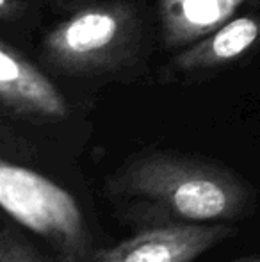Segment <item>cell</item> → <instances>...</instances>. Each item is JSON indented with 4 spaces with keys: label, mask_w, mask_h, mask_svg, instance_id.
<instances>
[{
    "label": "cell",
    "mask_w": 260,
    "mask_h": 262,
    "mask_svg": "<svg viewBox=\"0 0 260 262\" xmlns=\"http://www.w3.org/2000/svg\"><path fill=\"white\" fill-rule=\"evenodd\" d=\"M260 36V21L251 16H239L226 21L216 32L201 38L184 50L175 64L184 72L214 68L241 57Z\"/></svg>",
    "instance_id": "obj_7"
},
{
    "label": "cell",
    "mask_w": 260,
    "mask_h": 262,
    "mask_svg": "<svg viewBox=\"0 0 260 262\" xmlns=\"http://www.w3.org/2000/svg\"><path fill=\"white\" fill-rule=\"evenodd\" d=\"M0 204L11 220L49 243L56 262H91L93 237L79 205L50 179L2 161Z\"/></svg>",
    "instance_id": "obj_2"
},
{
    "label": "cell",
    "mask_w": 260,
    "mask_h": 262,
    "mask_svg": "<svg viewBox=\"0 0 260 262\" xmlns=\"http://www.w3.org/2000/svg\"><path fill=\"white\" fill-rule=\"evenodd\" d=\"M0 262H49L34 245L11 223L0 232Z\"/></svg>",
    "instance_id": "obj_8"
},
{
    "label": "cell",
    "mask_w": 260,
    "mask_h": 262,
    "mask_svg": "<svg viewBox=\"0 0 260 262\" xmlns=\"http://www.w3.org/2000/svg\"><path fill=\"white\" fill-rule=\"evenodd\" d=\"M18 11L16 0H0V14L2 18H13Z\"/></svg>",
    "instance_id": "obj_9"
},
{
    "label": "cell",
    "mask_w": 260,
    "mask_h": 262,
    "mask_svg": "<svg viewBox=\"0 0 260 262\" xmlns=\"http://www.w3.org/2000/svg\"><path fill=\"white\" fill-rule=\"evenodd\" d=\"M248 0H160L164 43L171 49L193 45L230 21Z\"/></svg>",
    "instance_id": "obj_6"
},
{
    "label": "cell",
    "mask_w": 260,
    "mask_h": 262,
    "mask_svg": "<svg viewBox=\"0 0 260 262\" xmlns=\"http://www.w3.org/2000/svg\"><path fill=\"white\" fill-rule=\"evenodd\" d=\"M137 39V24L127 6H93L61 21L45 38V54L69 73L114 68L129 59Z\"/></svg>",
    "instance_id": "obj_3"
},
{
    "label": "cell",
    "mask_w": 260,
    "mask_h": 262,
    "mask_svg": "<svg viewBox=\"0 0 260 262\" xmlns=\"http://www.w3.org/2000/svg\"><path fill=\"white\" fill-rule=\"evenodd\" d=\"M112 216L137 230L170 225L233 223L255 210L253 187L233 169L187 154H139L105 179Z\"/></svg>",
    "instance_id": "obj_1"
},
{
    "label": "cell",
    "mask_w": 260,
    "mask_h": 262,
    "mask_svg": "<svg viewBox=\"0 0 260 262\" xmlns=\"http://www.w3.org/2000/svg\"><path fill=\"white\" fill-rule=\"evenodd\" d=\"M0 100L20 116L64 118L68 114L61 91L6 41L0 43Z\"/></svg>",
    "instance_id": "obj_5"
},
{
    "label": "cell",
    "mask_w": 260,
    "mask_h": 262,
    "mask_svg": "<svg viewBox=\"0 0 260 262\" xmlns=\"http://www.w3.org/2000/svg\"><path fill=\"white\" fill-rule=\"evenodd\" d=\"M233 234L232 223L145 228L111 248H94L91 262H193Z\"/></svg>",
    "instance_id": "obj_4"
},
{
    "label": "cell",
    "mask_w": 260,
    "mask_h": 262,
    "mask_svg": "<svg viewBox=\"0 0 260 262\" xmlns=\"http://www.w3.org/2000/svg\"><path fill=\"white\" fill-rule=\"evenodd\" d=\"M230 262H260V255H246V257H241V259L230 260Z\"/></svg>",
    "instance_id": "obj_10"
}]
</instances>
